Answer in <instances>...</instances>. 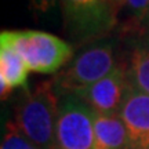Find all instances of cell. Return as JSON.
<instances>
[{"mask_svg": "<svg viewBox=\"0 0 149 149\" xmlns=\"http://www.w3.org/2000/svg\"><path fill=\"white\" fill-rule=\"evenodd\" d=\"M94 149H131L127 128L116 116L94 115Z\"/></svg>", "mask_w": 149, "mask_h": 149, "instance_id": "9", "label": "cell"}, {"mask_svg": "<svg viewBox=\"0 0 149 149\" xmlns=\"http://www.w3.org/2000/svg\"><path fill=\"white\" fill-rule=\"evenodd\" d=\"M149 0H115L117 25L123 33H145Z\"/></svg>", "mask_w": 149, "mask_h": 149, "instance_id": "10", "label": "cell"}, {"mask_svg": "<svg viewBox=\"0 0 149 149\" xmlns=\"http://www.w3.org/2000/svg\"><path fill=\"white\" fill-rule=\"evenodd\" d=\"M94 115L95 112L77 95H59L57 149H94Z\"/></svg>", "mask_w": 149, "mask_h": 149, "instance_id": "5", "label": "cell"}, {"mask_svg": "<svg viewBox=\"0 0 149 149\" xmlns=\"http://www.w3.org/2000/svg\"><path fill=\"white\" fill-rule=\"evenodd\" d=\"M128 88L127 69L117 65V68L107 77L94 84L73 93L98 115L116 116L120 112Z\"/></svg>", "mask_w": 149, "mask_h": 149, "instance_id": "6", "label": "cell"}, {"mask_svg": "<svg viewBox=\"0 0 149 149\" xmlns=\"http://www.w3.org/2000/svg\"><path fill=\"white\" fill-rule=\"evenodd\" d=\"M11 42L29 70L37 73H55L73 55L68 42L43 31H8Z\"/></svg>", "mask_w": 149, "mask_h": 149, "instance_id": "3", "label": "cell"}, {"mask_svg": "<svg viewBox=\"0 0 149 149\" xmlns=\"http://www.w3.org/2000/svg\"><path fill=\"white\" fill-rule=\"evenodd\" d=\"M145 44H146V46H148V47H149V32L146 33V39H145Z\"/></svg>", "mask_w": 149, "mask_h": 149, "instance_id": "15", "label": "cell"}, {"mask_svg": "<svg viewBox=\"0 0 149 149\" xmlns=\"http://www.w3.org/2000/svg\"><path fill=\"white\" fill-rule=\"evenodd\" d=\"M64 26L74 43L100 40L117 26L115 0H61Z\"/></svg>", "mask_w": 149, "mask_h": 149, "instance_id": "2", "label": "cell"}, {"mask_svg": "<svg viewBox=\"0 0 149 149\" xmlns=\"http://www.w3.org/2000/svg\"><path fill=\"white\" fill-rule=\"evenodd\" d=\"M149 32V7H148V15H146V21H145V33Z\"/></svg>", "mask_w": 149, "mask_h": 149, "instance_id": "14", "label": "cell"}, {"mask_svg": "<svg viewBox=\"0 0 149 149\" xmlns=\"http://www.w3.org/2000/svg\"><path fill=\"white\" fill-rule=\"evenodd\" d=\"M127 76L133 87L149 95V47L145 43L133 50Z\"/></svg>", "mask_w": 149, "mask_h": 149, "instance_id": "11", "label": "cell"}, {"mask_svg": "<svg viewBox=\"0 0 149 149\" xmlns=\"http://www.w3.org/2000/svg\"><path fill=\"white\" fill-rule=\"evenodd\" d=\"M59 97L53 80L42 81L33 91L25 90L15 107V127L37 149H57L55 128Z\"/></svg>", "mask_w": 149, "mask_h": 149, "instance_id": "1", "label": "cell"}, {"mask_svg": "<svg viewBox=\"0 0 149 149\" xmlns=\"http://www.w3.org/2000/svg\"><path fill=\"white\" fill-rule=\"evenodd\" d=\"M119 117L127 128L130 148L149 149V95L130 84Z\"/></svg>", "mask_w": 149, "mask_h": 149, "instance_id": "7", "label": "cell"}, {"mask_svg": "<svg viewBox=\"0 0 149 149\" xmlns=\"http://www.w3.org/2000/svg\"><path fill=\"white\" fill-rule=\"evenodd\" d=\"M117 68L113 46L111 42H104L86 48L72 59V62L61 73L54 77V88L57 95L73 94L86 88Z\"/></svg>", "mask_w": 149, "mask_h": 149, "instance_id": "4", "label": "cell"}, {"mask_svg": "<svg viewBox=\"0 0 149 149\" xmlns=\"http://www.w3.org/2000/svg\"><path fill=\"white\" fill-rule=\"evenodd\" d=\"M58 1L59 0H29L32 10L39 14H47L53 11L57 7Z\"/></svg>", "mask_w": 149, "mask_h": 149, "instance_id": "13", "label": "cell"}, {"mask_svg": "<svg viewBox=\"0 0 149 149\" xmlns=\"http://www.w3.org/2000/svg\"><path fill=\"white\" fill-rule=\"evenodd\" d=\"M29 68L11 42L8 31L0 33V93L1 100L8 98L14 88L28 90Z\"/></svg>", "mask_w": 149, "mask_h": 149, "instance_id": "8", "label": "cell"}, {"mask_svg": "<svg viewBox=\"0 0 149 149\" xmlns=\"http://www.w3.org/2000/svg\"><path fill=\"white\" fill-rule=\"evenodd\" d=\"M1 149H37L35 145L21 134L15 127L14 122H8L6 127L4 139L1 144Z\"/></svg>", "mask_w": 149, "mask_h": 149, "instance_id": "12", "label": "cell"}]
</instances>
